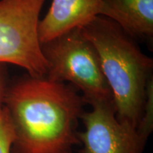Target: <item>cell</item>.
<instances>
[{
    "label": "cell",
    "instance_id": "52a82bcc",
    "mask_svg": "<svg viewBox=\"0 0 153 153\" xmlns=\"http://www.w3.org/2000/svg\"><path fill=\"white\" fill-rule=\"evenodd\" d=\"M99 16L112 21L132 38L153 34V0H102Z\"/></svg>",
    "mask_w": 153,
    "mask_h": 153
},
{
    "label": "cell",
    "instance_id": "7a4b0ae2",
    "mask_svg": "<svg viewBox=\"0 0 153 153\" xmlns=\"http://www.w3.org/2000/svg\"><path fill=\"white\" fill-rule=\"evenodd\" d=\"M80 29L98 55L118 120L137 129L152 76V59L133 38L106 17H96Z\"/></svg>",
    "mask_w": 153,
    "mask_h": 153
},
{
    "label": "cell",
    "instance_id": "277c9868",
    "mask_svg": "<svg viewBox=\"0 0 153 153\" xmlns=\"http://www.w3.org/2000/svg\"><path fill=\"white\" fill-rule=\"evenodd\" d=\"M46 0H0V64L14 65L33 77H45L47 62L38 36Z\"/></svg>",
    "mask_w": 153,
    "mask_h": 153
},
{
    "label": "cell",
    "instance_id": "8992f818",
    "mask_svg": "<svg viewBox=\"0 0 153 153\" xmlns=\"http://www.w3.org/2000/svg\"><path fill=\"white\" fill-rule=\"evenodd\" d=\"M102 0H52L48 12L38 26L41 44L70 30L83 27L100 15Z\"/></svg>",
    "mask_w": 153,
    "mask_h": 153
},
{
    "label": "cell",
    "instance_id": "9c48e42d",
    "mask_svg": "<svg viewBox=\"0 0 153 153\" xmlns=\"http://www.w3.org/2000/svg\"><path fill=\"white\" fill-rule=\"evenodd\" d=\"M15 139L14 128L6 107L0 106V153H11Z\"/></svg>",
    "mask_w": 153,
    "mask_h": 153
},
{
    "label": "cell",
    "instance_id": "ba28073f",
    "mask_svg": "<svg viewBox=\"0 0 153 153\" xmlns=\"http://www.w3.org/2000/svg\"><path fill=\"white\" fill-rule=\"evenodd\" d=\"M153 129V78L149 79L146 87V98L142 118L137 126V132L140 137L147 141Z\"/></svg>",
    "mask_w": 153,
    "mask_h": 153
},
{
    "label": "cell",
    "instance_id": "30bf717a",
    "mask_svg": "<svg viewBox=\"0 0 153 153\" xmlns=\"http://www.w3.org/2000/svg\"><path fill=\"white\" fill-rule=\"evenodd\" d=\"M2 65L3 64H0V106H2L4 104L5 94L9 86L7 84L5 71Z\"/></svg>",
    "mask_w": 153,
    "mask_h": 153
},
{
    "label": "cell",
    "instance_id": "3957f363",
    "mask_svg": "<svg viewBox=\"0 0 153 153\" xmlns=\"http://www.w3.org/2000/svg\"><path fill=\"white\" fill-rule=\"evenodd\" d=\"M41 49L47 62L45 78L71 83L89 104L113 99L98 55L80 28L41 44Z\"/></svg>",
    "mask_w": 153,
    "mask_h": 153
},
{
    "label": "cell",
    "instance_id": "6da1fadb",
    "mask_svg": "<svg viewBox=\"0 0 153 153\" xmlns=\"http://www.w3.org/2000/svg\"><path fill=\"white\" fill-rule=\"evenodd\" d=\"M85 104L76 89L45 77L9 85L3 105L15 134L11 153H73Z\"/></svg>",
    "mask_w": 153,
    "mask_h": 153
},
{
    "label": "cell",
    "instance_id": "5b68a950",
    "mask_svg": "<svg viewBox=\"0 0 153 153\" xmlns=\"http://www.w3.org/2000/svg\"><path fill=\"white\" fill-rule=\"evenodd\" d=\"M91 110L82 113L84 131L78 132L79 153H142L145 143L137 130L121 123L113 99L94 101Z\"/></svg>",
    "mask_w": 153,
    "mask_h": 153
}]
</instances>
